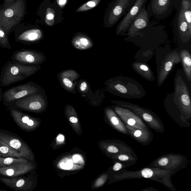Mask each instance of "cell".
Instances as JSON below:
<instances>
[{
	"label": "cell",
	"instance_id": "cell-1",
	"mask_svg": "<svg viewBox=\"0 0 191 191\" xmlns=\"http://www.w3.org/2000/svg\"><path fill=\"white\" fill-rule=\"evenodd\" d=\"M184 71H176L174 80V91L167 94L164 105L170 116L181 126L190 125L191 102L188 82Z\"/></svg>",
	"mask_w": 191,
	"mask_h": 191
},
{
	"label": "cell",
	"instance_id": "cell-2",
	"mask_svg": "<svg viewBox=\"0 0 191 191\" xmlns=\"http://www.w3.org/2000/svg\"><path fill=\"white\" fill-rule=\"evenodd\" d=\"M168 39L165 26L150 22L147 27L124 40L134 44L140 49L154 51L167 43Z\"/></svg>",
	"mask_w": 191,
	"mask_h": 191
},
{
	"label": "cell",
	"instance_id": "cell-3",
	"mask_svg": "<svg viewBox=\"0 0 191 191\" xmlns=\"http://www.w3.org/2000/svg\"><path fill=\"white\" fill-rule=\"evenodd\" d=\"M109 89L116 96L128 99H141L146 95L143 86L134 78L118 76L108 82Z\"/></svg>",
	"mask_w": 191,
	"mask_h": 191
},
{
	"label": "cell",
	"instance_id": "cell-4",
	"mask_svg": "<svg viewBox=\"0 0 191 191\" xmlns=\"http://www.w3.org/2000/svg\"><path fill=\"white\" fill-rule=\"evenodd\" d=\"M172 176L171 172L165 170L157 167H149L134 171H128L123 169L118 172L115 176V179L117 181H121L133 179H148L164 184L173 191L176 189L171 183V178Z\"/></svg>",
	"mask_w": 191,
	"mask_h": 191
},
{
	"label": "cell",
	"instance_id": "cell-5",
	"mask_svg": "<svg viewBox=\"0 0 191 191\" xmlns=\"http://www.w3.org/2000/svg\"><path fill=\"white\" fill-rule=\"evenodd\" d=\"M41 69V66H27L12 61H8L3 67L0 75V86L7 87L26 80Z\"/></svg>",
	"mask_w": 191,
	"mask_h": 191
},
{
	"label": "cell",
	"instance_id": "cell-6",
	"mask_svg": "<svg viewBox=\"0 0 191 191\" xmlns=\"http://www.w3.org/2000/svg\"><path fill=\"white\" fill-rule=\"evenodd\" d=\"M27 13L26 0H18L8 7L0 8V26L8 36L21 23Z\"/></svg>",
	"mask_w": 191,
	"mask_h": 191
},
{
	"label": "cell",
	"instance_id": "cell-7",
	"mask_svg": "<svg viewBox=\"0 0 191 191\" xmlns=\"http://www.w3.org/2000/svg\"><path fill=\"white\" fill-rule=\"evenodd\" d=\"M116 105L129 109L145 122L155 131L162 133L165 131L161 120L153 111L137 104L122 100L113 101Z\"/></svg>",
	"mask_w": 191,
	"mask_h": 191
},
{
	"label": "cell",
	"instance_id": "cell-8",
	"mask_svg": "<svg viewBox=\"0 0 191 191\" xmlns=\"http://www.w3.org/2000/svg\"><path fill=\"white\" fill-rule=\"evenodd\" d=\"M160 60L161 61L157 64V82L158 87L163 85L175 66L181 61L180 53L176 50L167 53L165 55L162 56V58L159 60Z\"/></svg>",
	"mask_w": 191,
	"mask_h": 191
},
{
	"label": "cell",
	"instance_id": "cell-9",
	"mask_svg": "<svg viewBox=\"0 0 191 191\" xmlns=\"http://www.w3.org/2000/svg\"><path fill=\"white\" fill-rule=\"evenodd\" d=\"M174 39L179 47H185L190 44L191 27L185 20L182 9L180 7L177 12L174 23Z\"/></svg>",
	"mask_w": 191,
	"mask_h": 191
},
{
	"label": "cell",
	"instance_id": "cell-10",
	"mask_svg": "<svg viewBox=\"0 0 191 191\" xmlns=\"http://www.w3.org/2000/svg\"><path fill=\"white\" fill-rule=\"evenodd\" d=\"M136 0H113L111 3L105 18L106 27L114 26L134 5Z\"/></svg>",
	"mask_w": 191,
	"mask_h": 191
},
{
	"label": "cell",
	"instance_id": "cell-11",
	"mask_svg": "<svg viewBox=\"0 0 191 191\" xmlns=\"http://www.w3.org/2000/svg\"><path fill=\"white\" fill-rule=\"evenodd\" d=\"M40 91V88L33 82L19 85L11 87L3 93V103L9 106L21 98Z\"/></svg>",
	"mask_w": 191,
	"mask_h": 191
},
{
	"label": "cell",
	"instance_id": "cell-12",
	"mask_svg": "<svg viewBox=\"0 0 191 191\" xmlns=\"http://www.w3.org/2000/svg\"><path fill=\"white\" fill-rule=\"evenodd\" d=\"M187 164V158L183 155L170 154L158 158L149 166L163 169L170 171L172 175L185 168Z\"/></svg>",
	"mask_w": 191,
	"mask_h": 191
},
{
	"label": "cell",
	"instance_id": "cell-13",
	"mask_svg": "<svg viewBox=\"0 0 191 191\" xmlns=\"http://www.w3.org/2000/svg\"><path fill=\"white\" fill-rule=\"evenodd\" d=\"M14 32L15 41L24 44H35L40 41L44 36L41 29L25 23L20 24Z\"/></svg>",
	"mask_w": 191,
	"mask_h": 191
},
{
	"label": "cell",
	"instance_id": "cell-14",
	"mask_svg": "<svg viewBox=\"0 0 191 191\" xmlns=\"http://www.w3.org/2000/svg\"><path fill=\"white\" fill-rule=\"evenodd\" d=\"M11 59L13 62L27 66H37L44 62L46 57L42 53L37 51L23 49L14 52Z\"/></svg>",
	"mask_w": 191,
	"mask_h": 191
},
{
	"label": "cell",
	"instance_id": "cell-15",
	"mask_svg": "<svg viewBox=\"0 0 191 191\" xmlns=\"http://www.w3.org/2000/svg\"><path fill=\"white\" fill-rule=\"evenodd\" d=\"M174 3L175 0H150L146 10L150 18L163 19L172 13Z\"/></svg>",
	"mask_w": 191,
	"mask_h": 191
},
{
	"label": "cell",
	"instance_id": "cell-16",
	"mask_svg": "<svg viewBox=\"0 0 191 191\" xmlns=\"http://www.w3.org/2000/svg\"><path fill=\"white\" fill-rule=\"evenodd\" d=\"M44 99L40 91L21 98L10 106L24 111L37 112L44 108L45 104Z\"/></svg>",
	"mask_w": 191,
	"mask_h": 191
},
{
	"label": "cell",
	"instance_id": "cell-17",
	"mask_svg": "<svg viewBox=\"0 0 191 191\" xmlns=\"http://www.w3.org/2000/svg\"><path fill=\"white\" fill-rule=\"evenodd\" d=\"M148 0H136L135 2L123 18L120 21L116 28V34L125 36L126 33L135 18L141 9L147 3Z\"/></svg>",
	"mask_w": 191,
	"mask_h": 191
},
{
	"label": "cell",
	"instance_id": "cell-18",
	"mask_svg": "<svg viewBox=\"0 0 191 191\" xmlns=\"http://www.w3.org/2000/svg\"><path fill=\"white\" fill-rule=\"evenodd\" d=\"M114 110L124 124L136 129H149L144 122L136 114L129 109L116 105L113 107Z\"/></svg>",
	"mask_w": 191,
	"mask_h": 191
},
{
	"label": "cell",
	"instance_id": "cell-19",
	"mask_svg": "<svg viewBox=\"0 0 191 191\" xmlns=\"http://www.w3.org/2000/svg\"><path fill=\"white\" fill-rule=\"evenodd\" d=\"M0 140L20 153L23 157L33 160V154L28 145L17 137L0 132Z\"/></svg>",
	"mask_w": 191,
	"mask_h": 191
},
{
	"label": "cell",
	"instance_id": "cell-20",
	"mask_svg": "<svg viewBox=\"0 0 191 191\" xmlns=\"http://www.w3.org/2000/svg\"><path fill=\"white\" fill-rule=\"evenodd\" d=\"M150 18L145 5L132 22L125 36L127 37L133 36L138 31L147 27L150 23Z\"/></svg>",
	"mask_w": 191,
	"mask_h": 191
},
{
	"label": "cell",
	"instance_id": "cell-21",
	"mask_svg": "<svg viewBox=\"0 0 191 191\" xmlns=\"http://www.w3.org/2000/svg\"><path fill=\"white\" fill-rule=\"evenodd\" d=\"M10 114L18 126L23 130H31L36 127L37 124L35 119L17 109H11Z\"/></svg>",
	"mask_w": 191,
	"mask_h": 191
},
{
	"label": "cell",
	"instance_id": "cell-22",
	"mask_svg": "<svg viewBox=\"0 0 191 191\" xmlns=\"http://www.w3.org/2000/svg\"><path fill=\"white\" fill-rule=\"evenodd\" d=\"M33 168L32 163L29 162L17 165L0 167V174L8 177H17L28 173Z\"/></svg>",
	"mask_w": 191,
	"mask_h": 191
},
{
	"label": "cell",
	"instance_id": "cell-23",
	"mask_svg": "<svg viewBox=\"0 0 191 191\" xmlns=\"http://www.w3.org/2000/svg\"><path fill=\"white\" fill-rule=\"evenodd\" d=\"M128 129L129 136L143 145H148L152 142L153 135L149 129H136L125 124Z\"/></svg>",
	"mask_w": 191,
	"mask_h": 191
},
{
	"label": "cell",
	"instance_id": "cell-24",
	"mask_svg": "<svg viewBox=\"0 0 191 191\" xmlns=\"http://www.w3.org/2000/svg\"><path fill=\"white\" fill-rule=\"evenodd\" d=\"M0 181L6 186L16 190H27L32 185V182L30 179L25 178H1Z\"/></svg>",
	"mask_w": 191,
	"mask_h": 191
},
{
	"label": "cell",
	"instance_id": "cell-25",
	"mask_svg": "<svg viewBox=\"0 0 191 191\" xmlns=\"http://www.w3.org/2000/svg\"><path fill=\"white\" fill-rule=\"evenodd\" d=\"M131 67L136 73L143 78L150 82L155 80V76L150 66L145 62L138 61L132 63Z\"/></svg>",
	"mask_w": 191,
	"mask_h": 191
},
{
	"label": "cell",
	"instance_id": "cell-26",
	"mask_svg": "<svg viewBox=\"0 0 191 191\" xmlns=\"http://www.w3.org/2000/svg\"><path fill=\"white\" fill-rule=\"evenodd\" d=\"M106 112L111 124L118 131L126 135H129L128 129L125 124L118 115L111 108L107 109Z\"/></svg>",
	"mask_w": 191,
	"mask_h": 191
},
{
	"label": "cell",
	"instance_id": "cell-27",
	"mask_svg": "<svg viewBox=\"0 0 191 191\" xmlns=\"http://www.w3.org/2000/svg\"><path fill=\"white\" fill-rule=\"evenodd\" d=\"M183 68L184 73L187 80L191 82V55L187 49H181L179 51Z\"/></svg>",
	"mask_w": 191,
	"mask_h": 191
},
{
	"label": "cell",
	"instance_id": "cell-28",
	"mask_svg": "<svg viewBox=\"0 0 191 191\" xmlns=\"http://www.w3.org/2000/svg\"><path fill=\"white\" fill-rule=\"evenodd\" d=\"M72 43L74 48L80 50L89 49L93 46L91 39L87 36L82 35L75 37L73 39Z\"/></svg>",
	"mask_w": 191,
	"mask_h": 191
},
{
	"label": "cell",
	"instance_id": "cell-29",
	"mask_svg": "<svg viewBox=\"0 0 191 191\" xmlns=\"http://www.w3.org/2000/svg\"><path fill=\"white\" fill-rule=\"evenodd\" d=\"M113 158L121 162L125 166V168H127L135 164L138 158L136 154H122L115 155Z\"/></svg>",
	"mask_w": 191,
	"mask_h": 191
},
{
	"label": "cell",
	"instance_id": "cell-30",
	"mask_svg": "<svg viewBox=\"0 0 191 191\" xmlns=\"http://www.w3.org/2000/svg\"><path fill=\"white\" fill-rule=\"evenodd\" d=\"M0 157H14L17 158L23 157L21 154L10 147L7 144L0 140Z\"/></svg>",
	"mask_w": 191,
	"mask_h": 191
},
{
	"label": "cell",
	"instance_id": "cell-31",
	"mask_svg": "<svg viewBox=\"0 0 191 191\" xmlns=\"http://www.w3.org/2000/svg\"><path fill=\"white\" fill-rule=\"evenodd\" d=\"M28 162V159L24 157L17 158L14 157H6V158H3L0 157V167L17 165Z\"/></svg>",
	"mask_w": 191,
	"mask_h": 191
},
{
	"label": "cell",
	"instance_id": "cell-32",
	"mask_svg": "<svg viewBox=\"0 0 191 191\" xmlns=\"http://www.w3.org/2000/svg\"><path fill=\"white\" fill-rule=\"evenodd\" d=\"M0 47L9 50L12 49L8 36L4 30L0 26Z\"/></svg>",
	"mask_w": 191,
	"mask_h": 191
},
{
	"label": "cell",
	"instance_id": "cell-33",
	"mask_svg": "<svg viewBox=\"0 0 191 191\" xmlns=\"http://www.w3.org/2000/svg\"><path fill=\"white\" fill-rule=\"evenodd\" d=\"M101 0H91L86 3L76 10L77 12H80L91 10L97 6Z\"/></svg>",
	"mask_w": 191,
	"mask_h": 191
},
{
	"label": "cell",
	"instance_id": "cell-34",
	"mask_svg": "<svg viewBox=\"0 0 191 191\" xmlns=\"http://www.w3.org/2000/svg\"><path fill=\"white\" fill-rule=\"evenodd\" d=\"M55 12L51 8H48L45 14V22L47 25L52 26L54 23Z\"/></svg>",
	"mask_w": 191,
	"mask_h": 191
},
{
	"label": "cell",
	"instance_id": "cell-35",
	"mask_svg": "<svg viewBox=\"0 0 191 191\" xmlns=\"http://www.w3.org/2000/svg\"><path fill=\"white\" fill-rule=\"evenodd\" d=\"M60 77H65L71 81H73L78 78L80 76L78 73L74 71L67 70L63 72L60 75Z\"/></svg>",
	"mask_w": 191,
	"mask_h": 191
},
{
	"label": "cell",
	"instance_id": "cell-36",
	"mask_svg": "<svg viewBox=\"0 0 191 191\" xmlns=\"http://www.w3.org/2000/svg\"><path fill=\"white\" fill-rule=\"evenodd\" d=\"M63 85L69 91H73L74 88V84L72 81L65 77H60Z\"/></svg>",
	"mask_w": 191,
	"mask_h": 191
},
{
	"label": "cell",
	"instance_id": "cell-37",
	"mask_svg": "<svg viewBox=\"0 0 191 191\" xmlns=\"http://www.w3.org/2000/svg\"><path fill=\"white\" fill-rule=\"evenodd\" d=\"M182 9L183 14L185 17V20L189 24V25L191 27V8L188 9Z\"/></svg>",
	"mask_w": 191,
	"mask_h": 191
},
{
	"label": "cell",
	"instance_id": "cell-38",
	"mask_svg": "<svg viewBox=\"0 0 191 191\" xmlns=\"http://www.w3.org/2000/svg\"><path fill=\"white\" fill-rule=\"evenodd\" d=\"M124 168H125L124 165L121 162L117 161V162L115 163L112 167V170L114 172H118L121 170L123 169Z\"/></svg>",
	"mask_w": 191,
	"mask_h": 191
},
{
	"label": "cell",
	"instance_id": "cell-39",
	"mask_svg": "<svg viewBox=\"0 0 191 191\" xmlns=\"http://www.w3.org/2000/svg\"><path fill=\"white\" fill-rule=\"evenodd\" d=\"M3 2L0 5V8H4L8 7L14 3L18 0H3Z\"/></svg>",
	"mask_w": 191,
	"mask_h": 191
},
{
	"label": "cell",
	"instance_id": "cell-40",
	"mask_svg": "<svg viewBox=\"0 0 191 191\" xmlns=\"http://www.w3.org/2000/svg\"><path fill=\"white\" fill-rule=\"evenodd\" d=\"M88 84L86 82H82L80 86V89L81 91L83 92H85L88 89Z\"/></svg>",
	"mask_w": 191,
	"mask_h": 191
},
{
	"label": "cell",
	"instance_id": "cell-41",
	"mask_svg": "<svg viewBox=\"0 0 191 191\" xmlns=\"http://www.w3.org/2000/svg\"><path fill=\"white\" fill-rule=\"evenodd\" d=\"M67 0H57V2L58 5L61 8L64 7L67 3Z\"/></svg>",
	"mask_w": 191,
	"mask_h": 191
},
{
	"label": "cell",
	"instance_id": "cell-42",
	"mask_svg": "<svg viewBox=\"0 0 191 191\" xmlns=\"http://www.w3.org/2000/svg\"><path fill=\"white\" fill-rule=\"evenodd\" d=\"M70 121L72 123H75L78 122V119L74 117V116H72L70 118Z\"/></svg>",
	"mask_w": 191,
	"mask_h": 191
},
{
	"label": "cell",
	"instance_id": "cell-43",
	"mask_svg": "<svg viewBox=\"0 0 191 191\" xmlns=\"http://www.w3.org/2000/svg\"><path fill=\"white\" fill-rule=\"evenodd\" d=\"M57 140L59 141V142H61V141H63L64 139V138L63 136L62 135H60L57 137Z\"/></svg>",
	"mask_w": 191,
	"mask_h": 191
},
{
	"label": "cell",
	"instance_id": "cell-44",
	"mask_svg": "<svg viewBox=\"0 0 191 191\" xmlns=\"http://www.w3.org/2000/svg\"><path fill=\"white\" fill-rule=\"evenodd\" d=\"M3 99V93L2 92V89H1L0 87V102Z\"/></svg>",
	"mask_w": 191,
	"mask_h": 191
}]
</instances>
